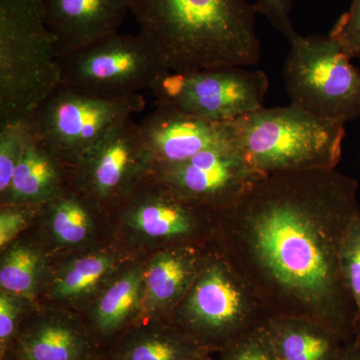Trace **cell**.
Returning <instances> with one entry per match:
<instances>
[{"label":"cell","instance_id":"6da1fadb","mask_svg":"<svg viewBox=\"0 0 360 360\" xmlns=\"http://www.w3.org/2000/svg\"><path fill=\"white\" fill-rule=\"evenodd\" d=\"M359 184L335 169L264 175L233 205L213 212L219 252L267 316L319 322L350 343L356 310L341 248L360 214Z\"/></svg>","mask_w":360,"mask_h":360},{"label":"cell","instance_id":"7a4b0ae2","mask_svg":"<svg viewBox=\"0 0 360 360\" xmlns=\"http://www.w3.org/2000/svg\"><path fill=\"white\" fill-rule=\"evenodd\" d=\"M130 11L170 71L248 68L262 56L248 0H131Z\"/></svg>","mask_w":360,"mask_h":360},{"label":"cell","instance_id":"3957f363","mask_svg":"<svg viewBox=\"0 0 360 360\" xmlns=\"http://www.w3.org/2000/svg\"><path fill=\"white\" fill-rule=\"evenodd\" d=\"M229 123L234 146L262 175L335 169L342 155L345 123L293 103L262 108Z\"/></svg>","mask_w":360,"mask_h":360},{"label":"cell","instance_id":"277c9868","mask_svg":"<svg viewBox=\"0 0 360 360\" xmlns=\"http://www.w3.org/2000/svg\"><path fill=\"white\" fill-rule=\"evenodd\" d=\"M44 0H0V125L27 122L60 85Z\"/></svg>","mask_w":360,"mask_h":360},{"label":"cell","instance_id":"5b68a950","mask_svg":"<svg viewBox=\"0 0 360 360\" xmlns=\"http://www.w3.org/2000/svg\"><path fill=\"white\" fill-rule=\"evenodd\" d=\"M267 319L257 295L217 251L206 255L172 324L208 354L231 347Z\"/></svg>","mask_w":360,"mask_h":360},{"label":"cell","instance_id":"8992f818","mask_svg":"<svg viewBox=\"0 0 360 360\" xmlns=\"http://www.w3.org/2000/svg\"><path fill=\"white\" fill-rule=\"evenodd\" d=\"M58 65L61 85L103 97L141 94L170 72L160 49L141 32H117L66 52Z\"/></svg>","mask_w":360,"mask_h":360},{"label":"cell","instance_id":"52a82bcc","mask_svg":"<svg viewBox=\"0 0 360 360\" xmlns=\"http://www.w3.org/2000/svg\"><path fill=\"white\" fill-rule=\"evenodd\" d=\"M283 77L291 103L324 118L360 120V70L329 37L297 34Z\"/></svg>","mask_w":360,"mask_h":360},{"label":"cell","instance_id":"ba28073f","mask_svg":"<svg viewBox=\"0 0 360 360\" xmlns=\"http://www.w3.org/2000/svg\"><path fill=\"white\" fill-rule=\"evenodd\" d=\"M144 108L141 94L103 97L60 84L26 122L42 143L71 167L116 125Z\"/></svg>","mask_w":360,"mask_h":360},{"label":"cell","instance_id":"9c48e42d","mask_svg":"<svg viewBox=\"0 0 360 360\" xmlns=\"http://www.w3.org/2000/svg\"><path fill=\"white\" fill-rule=\"evenodd\" d=\"M269 89L264 71L224 66L191 72L170 71L150 91L158 104L224 123L264 108Z\"/></svg>","mask_w":360,"mask_h":360},{"label":"cell","instance_id":"30bf717a","mask_svg":"<svg viewBox=\"0 0 360 360\" xmlns=\"http://www.w3.org/2000/svg\"><path fill=\"white\" fill-rule=\"evenodd\" d=\"M70 167L77 191L106 202L125 198L153 174L155 161L139 123L130 117L116 125Z\"/></svg>","mask_w":360,"mask_h":360},{"label":"cell","instance_id":"8fae6325","mask_svg":"<svg viewBox=\"0 0 360 360\" xmlns=\"http://www.w3.org/2000/svg\"><path fill=\"white\" fill-rule=\"evenodd\" d=\"M153 174L181 200L212 212L236 203L264 176L233 146L206 149L184 162L155 165Z\"/></svg>","mask_w":360,"mask_h":360},{"label":"cell","instance_id":"7c38bea8","mask_svg":"<svg viewBox=\"0 0 360 360\" xmlns=\"http://www.w3.org/2000/svg\"><path fill=\"white\" fill-rule=\"evenodd\" d=\"M155 165L184 162L206 149L233 146L229 122L202 120L165 104L139 123Z\"/></svg>","mask_w":360,"mask_h":360},{"label":"cell","instance_id":"4fadbf2b","mask_svg":"<svg viewBox=\"0 0 360 360\" xmlns=\"http://www.w3.org/2000/svg\"><path fill=\"white\" fill-rule=\"evenodd\" d=\"M45 20L59 56L118 32L131 0H44Z\"/></svg>","mask_w":360,"mask_h":360},{"label":"cell","instance_id":"5bb4252c","mask_svg":"<svg viewBox=\"0 0 360 360\" xmlns=\"http://www.w3.org/2000/svg\"><path fill=\"white\" fill-rule=\"evenodd\" d=\"M94 356L91 335L63 317H47L20 328L11 352V360H90Z\"/></svg>","mask_w":360,"mask_h":360},{"label":"cell","instance_id":"9a60e30c","mask_svg":"<svg viewBox=\"0 0 360 360\" xmlns=\"http://www.w3.org/2000/svg\"><path fill=\"white\" fill-rule=\"evenodd\" d=\"M65 161L32 134L26 122L25 150L2 200L11 205L46 203L63 193Z\"/></svg>","mask_w":360,"mask_h":360},{"label":"cell","instance_id":"2e32d148","mask_svg":"<svg viewBox=\"0 0 360 360\" xmlns=\"http://www.w3.org/2000/svg\"><path fill=\"white\" fill-rule=\"evenodd\" d=\"M200 248L198 245H179L160 253L149 265L146 292L158 309L179 307L205 264L207 253Z\"/></svg>","mask_w":360,"mask_h":360},{"label":"cell","instance_id":"e0dca14e","mask_svg":"<svg viewBox=\"0 0 360 360\" xmlns=\"http://www.w3.org/2000/svg\"><path fill=\"white\" fill-rule=\"evenodd\" d=\"M281 360H338L347 343L319 322L300 317H269L265 322Z\"/></svg>","mask_w":360,"mask_h":360},{"label":"cell","instance_id":"ac0fdd59","mask_svg":"<svg viewBox=\"0 0 360 360\" xmlns=\"http://www.w3.org/2000/svg\"><path fill=\"white\" fill-rule=\"evenodd\" d=\"M201 354L207 352L170 324L125 333L110 355L115 360H193Z\"/></svg>","mask_w":360,"mask_h":360},{"label":"cell","instance_id":"d6986e66","mask_svg":"<svg viewBox=\"0 0 360 360\" xmlns=\"http://www.w3.org/2000/svg\"><path fill=\"white\" fill-rule=\"evenodd\" d=\"M141 276L130 271L105 291L94 314V326L103 340L122 333L132 319L141 292Z\"/></svg>","mask_w":360,"mask_h":360},{"label":"cell","instance_id":"ffe728a7","mask_svg":"<svg viewBox=\"0 0 360 360\" xmlns=\"http://www.w3.org/2000/svg\"><path fill=\"white\" fill-rule=\"evenodd\" d=\"M84 194L77 188L65 191L49 201L53 236L59 243L77 245L89 232L90 215L84 201Z\"/></svg>","mask_w":360,"mask_h":360},{"label":"cell","instance_id":"44dd1931","mask_svg":"<svg viewBox=\"0 0 360 360\" xmlns=\"http://www.w3.org/2000/svg\"><path fill=\"white\" fill-rule=\"evenodd\" d=\"M41 260L34 250L27 248L11 250L0 269L2 290L14 295L30 296L37 288Z\"/></svg>","mask_w":360,"mask_h":360},{"label":"cell","instance_id":"7402d4cb","mask_svg":"<svg viewBox=\"0 0 360 360\" xmlns=\"http://www.w3.org/2000/svg\"><path fill=\"white\" fill-rule=\"evenodd\" d=\"M112 265L106 255H91L75 260L58 277L53 288V295L58 298L77 297L84 295L101 281Z\"/></svg>","mask_w":360,"mask_h":360},{"label":"cell","instance_id":"603a6c76","mask_svg":"<svg viewBox=\"0 0 360 360\" xmlns=\"http://www.w3.org/2000/svg\"><path fill=\"white\" fill-rule=\"evenodd\" d=\"M340 260L343 277L356 310L357 333L354 342L360 345V214L348 226Z\"/></svg>","mask_w":360,"mask_h":360},{"label":"cell","instance_id":"cb8c5ba5","mask_svg":"<svg viewBox=\"0 0 360 360\" xmlns=\"http://www.w3.org/2000/svg\"><path fill=\"white\" fill-rule=\"evenodd\" d=\"M26 122L0 125V193H7L25 150Z\"/></svg>","mask_w":360,"mask_h":360},{"label":"cell","instance_id":"d4e9b609","mask_svg":"<svg viewBox=\"0 0 360 360\" xmlns=\"http://www.w3.org/2000/svg\"><path fill=\"white\" fill-rule=\"evenodd\" d=\"M219 360H281L265 323L220 352Z\"/></svg>","mask_w":360,"mask_h":360},{"label":"cell","instance_id":"484cf974","mask_svg":"<svg viewBox=\"0 0 360 360\" xmlns=\"http://www.w3.org/2000/svg\"><path fill=\"white\" fill-rule=\"evenodd\" d=\"M349 59L360 58V0H354L328 35Z\"/></svg>","mask_w":360,"mask_h":360},{"label":"cell","instance_id":"4316f807","mask_svg":"<svg viewBox=\"0 0 360 360\" xmlns=\"http://www.w3.org/2000/svg\"><path fill=\"white\" fill-rule=\"evenodd\" d=\"M20 307L11 293L0 295V357L11 360L14 341L20 331Z\"/></svg>","mask_w":360,"mask_h":360},{"label":"cell","instance_id":"83f0119b","mask_svg":"<svg viewBox=\"0 0 360 360\" xmlns=\"http://www.w3.org/2000/svg\"><path fill=\"white\" fill-rule=\"evenodd\" d=\"M293 0H257L255 4L257 13L264 14L288 42L298 34L290 20Z\"/></svg>","mask_w":360,"mask_h":360},{"label":"cell","instance_id":"f1b7e54d","mask_svg":"<svg viewBox=\"0 0 360 360\" xmlns=\"http://www.w3.org/2000/svg\"><path fill=\"white\" fill-rule=\"evenodd\" d=\"M27 225L26 213L21 210L6 208L0 213V248H4Z\"/></svg>","mask_w":360,"mask_h":360},{"label":"cell","instance_id":"f546056e","mask_svg":"<svg viewBox=\"0 0 360 360\" xmlns=\"http://www.w3.org/2000/svg\"><path fill=\"white\" fill-rule=\"evenodd\" d=\"M338 360H360V345L354 341L345 345Z\"/></svg>","mask_w":360,"mask_h":360},{"label":"cell","instance_id":"4dcf8cb0","mask_svg":"<svg viewBox=\"0 0 360 360\" xmlns=\"http://www.w3.org/2000/svg\"><path fill=\"white\" fill-rule=\"evenodd\" d=\"M208 354H201L200 355H198V356L194 357L193 360H214L212 359H210V356L207 355Z\"/></svg>","mask_w":360,"mask_h":360},{"label":"cell","instance_id":"1f68e13d","mask_svg":"<svg viewBox=\"0 0 360 360\" xmlns=\"http://www.w3.org/2000/svg\"><path fill=\"white\" fill-rule=\"evenodd\" d=\"M90 360H115V359H113L112 357H111V355H110V356L108 357V359H98V357L94 356V359H90Z\"/></svg>","mask_w":360,"mask_h":360}]
</instances>
